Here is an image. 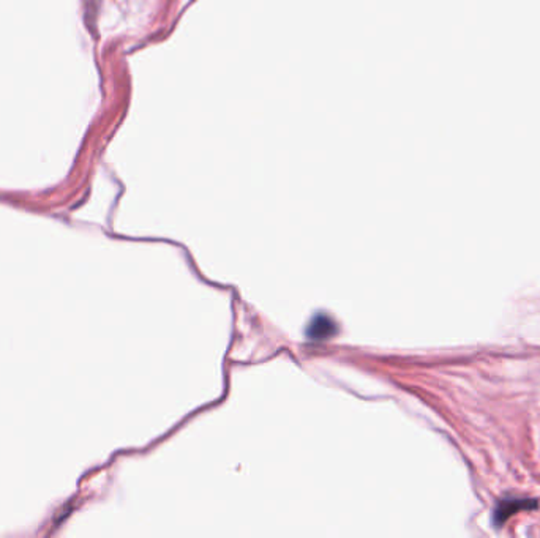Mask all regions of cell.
<instances>
[{"label": "cell", "mask_w": 540, "mask_h": 538, "mask_svg": "<svg viewBox=\"0 0 540 538\" xmlns=\"http://www.w3.org/2000/svg\"><path fill=\"white\" fill-rule=\"evenodd\" d=\"M539 507V502L536 499H528V497H504L499 501L493 512V524L496 528H501L510 516H514L515 513L523 510H534Z\"/></svg>", "instance_id": "cell-1"}, {"label": "cell", "mask_w": 540, "mask_h": 538, "mask_svg": "<svg viewBox=\"0 0 540 538\" xmlns=\"http://www.w3.org/2000/svg\"><path fill=\"white\" fill-rule=\"evenodd\" d=\"M332 332H333L332 321L327 319L326 316H318V319L313 321L312 326H310L308 333L312 338H324Z\"/></svg>", "instance_id": "cell-2"}]
</instances>
